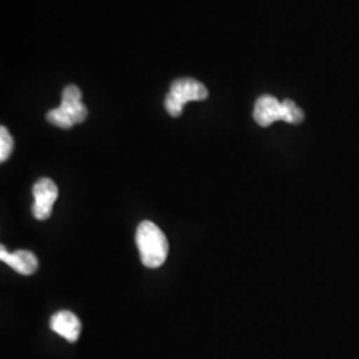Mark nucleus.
Instances as JSON below:
<instances>
[{"instance_id":"9","label":"nucleus","mask_w":359,"mask_h":359,"mask_svg":"<svg viewBox=\"0 0 359 359\" xmlns=\"http://www.w3.org/2000/svg\"><path fill=\"white\" fill-rule=\"evenodd\" d=\"M13 140L8 129L6 127L0 128V161L4 163L13 154Z\"/></svg>"},{"instance_id":"7","label":"nucleus","mask_w":359,"mask_h":359,"mask_svg":"<svg viewBox=\"0 0 359 359\" xmlns=\"http://www.w3.org/2000/svg\"><path fill=\"white\" fill-rule=\"evenodd\" d=\"M0 259L23 276H31L38 270V258L29 250H18L15 253H8L6 248L1 246Z\"/></svg>"},{"instance_id":"8","label":"nucleus","mask_w":359,"mask_h":359,"mask_svg":"<svg viewBox=\"0 0 359 359\" xmlns=\"http://www.w3.org/2000/svg\"><path fill=\"white\" fill-rule=\"evenodd\" d=\"M283 121L289 123V124H299L304 120V112L301 108L292 100H283Z\"/></svg>"},{"instance_id":"1","label":"nucleus","mask_w":359,"mask_h":359,"mask_svg":"<svg viewBox=\"0 0 359 359\" xmlns=\"http://www.w3.org/2000/svg\"><path fill=\"white\" fill-rule=\"evenodd\" d=\"M136 244L142 262L149 269L160 268L167 261L169 244L163 231L151 221H142L136 231Z\"/></svg>"},{"instance_id":"6","label":"nucleus","mask_w":359,"mask_h":359,"mask_svg":"<svg viewBox=\"0 0 359 359\" xmlns=\"http://www.w3.org/2000/svg\"><path fill=\"white\" fill-rule=\"evenodd\" d=\"M51 329L56 334L62 335L68 342H76L81 333V323L76 316L68 310L57 311L52 316Z\"/></svg>"},{"instance_id":"5","label":"nucleus","mask_w":359,"mask_h":359,"mask_svg":"<svg viewBox=\"0 0 359 359\" xmlns=\"http://www.w3.org/2000/svg\"><path fill=\"white\" fill-rule=\"evenodd\" d=\"M253 117L258 126L266 128L273 123L283 120V103L270 95H264L256 102Z\"/></svg>"},{"instance_id":"4","label":"nucleus","mask_w":359,"mask_h":359,"mask_svg":"<svg viewBox=\"0 0 359 359\" xmlns=\"http://www.w3.org/2000/svg\"><path fill=\"white\" fill-rule=\"evenodd\" d=\"M59 196V189L51 179H40L34 185L35 204L32 208L34 216L38 219H47L51 217L52 208Z\"/></svg>"},{"instance_id":"2","label":"nucleus","mask_w":359,"mask_h":359,"mask_svg":"<svg viewBox=\"0 0 359 359\" xmlns=\"http://www.w3.org/2000/svg\"><path fill=\"white\" fill-rule=\"evenodd\" d=\"M81 90L76 86L65 87L60 107L47 114V121L63 129H71L75 124L83 123L87 118L88 111L81 103Z\"/></svg>"},{"instance_id":"3","label":"nucleus","mask_w":359,"mask_h":359,"mask_svg":"<svg viewBox=\"0 0 359 359\" xmlns=\"http://www.w3.org/2000/svg\"><path fill=\"white\" fill-rule=\"evenodd\" d=\"M208 95V90L201 81L191 77L177 79L172 83L170 90L165 97V109L172 117H179L182 114L185 104L205 100Z\"/></svg>"}]
</instances>
